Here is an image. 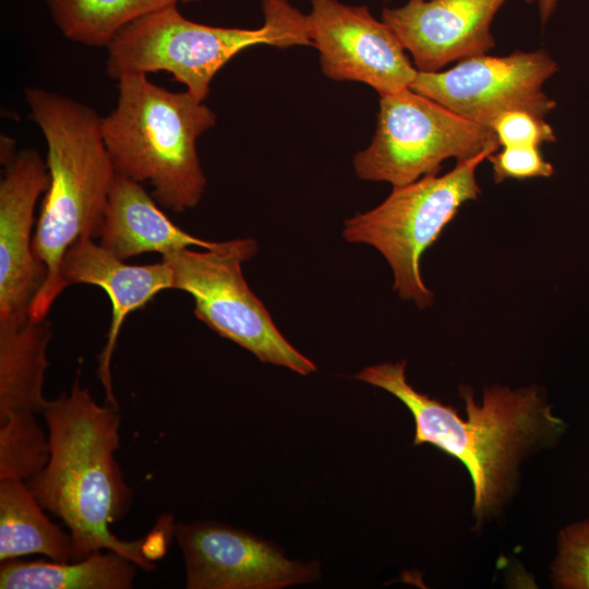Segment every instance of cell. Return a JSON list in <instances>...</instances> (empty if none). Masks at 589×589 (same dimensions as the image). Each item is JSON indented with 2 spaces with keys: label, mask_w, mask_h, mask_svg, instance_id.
I'll list each match as a JSON object with an SVG mask.
<instances>
[{
  "label": "cell",
  "mask_w": 589,
  "mask_h": 589,
  "mask_svg": "<svg viewBox=\"0 0 589 589\" xmlns=\"http://www.w3.org/2000/svg\"><path fill=\"white\" fill-rule=\"evenodd\" d=\"M406 362L363 369L354 378L398 398L414 420L413 445L430 444L457 458L473 486L477 524L496 515L513 493L518 466L530 454L555 444L566 430L536 385L510 389L485 388L481 404L473 390L460 386L466 418L457 409L414 389L406 378Z\"/></svg>",
  "instance_id": "1"
},
{
  "label": "cell",
  "mask_w": 589,
  "mask_h": 589,
  "mask_svg": "<svg viewBox=\"0 0 589 589\" xmlns=\"http://www.w3.org/2000/svg\"><path fill=\"white\" fill-rule=\"evenodd\" d=\"M43 414L50 457L26 483L41 507L68 527L72 561L107 550L141 569H155L144 553L145 538L125 541L110 529L127 515L133 496L115 458L120 447L118 407L98 405L77 376L69 393L47 401Z\"/></svg>",
  "instance_id": "2"
},
{
  "label": "cell",
  "mask_w": 589,
  "mask_h": 589,
  "mask_svg": "<svg viewBox=\"0 0 589 589\" xmlns=\"http://www.w3.org/2000/svg\"><path fill=\"white\" fill-rule=\"evenodd\" d=\"M25 99L46 141L49 175L33 236V252L47 275L28 312L32 321H41L65 288L61 264L67 250L79 239L99 238L116 171L96 111L40 87L27 88Z\"/></svg>",
  "instance_id": "3"
},
{
  "label": "cell",
  "mask_w": 589,
  "mask_h": 589,
  "mask_svg": "<svg viewBox=\"0 0 589 589\" xmlns=\"http://www.w3.org/2000/svg\"><path fill=\"white\" fill-rule=\"evenodd\" d=\"M117 82V105L101 118L116 173L152 185L153 197L172 212L195 207L207 184L196 143L215 125V112L188 91H168L145 74Z\"/></svg>",
  "instance_id": "4"
},
{
  "label": "cell",
  "mask_w": 589,
  "mask_h": 589,
  "mask_svg": "<svg viewBox=\"0 0 589 589\" xmlns=\"http://www.w3.org/2000/svg\"><path fill=\"white\" fill-rule=\"evenodd\" d=\"M177 4L137 19L115 36L107 47L109 77L166 71L204 101L216 73L240 51L260 44L312 45L305 15L287 0H262L264 24L254 29L200 24L185 19Z\"/></svg>",
  "instance_id": "5"
},
{
  "label": "cell",
  "mask_w": 589,
  "mask_h": 589,
  "mask_svg": "<svg viewBox=\"0 0 589 589\" xmlns=\"http://www.w3.org/2000/svg\"><path fill=\"white\" fill-rule=\"evenodd\" d=\"M486 148L457 161L443 176L430 173L400 187L376 207L347 219L342 237L348 242L374 247L386 259L394 274L393 288L420 309L433 302L420 274L422 254L438 239L460 206L480 194L476 171L497 151Z\"/></svg>",
  "instance_id": "6"
},
{
  "label": "cell",
  "mask_w": 589,
  "mask_h": 589,
  "mask_svg": "<svg viewBox=\"0 0 589 589\" xmlns=\"http://www.w3.org/2000/svg\"><path fill=\"white\" fill-rule=\"evenodd\" d=\"M256 251L255 240L245 238L216 242L205 251H172L161 260L171 269L172 289L193 298L199 320L260 361L308 375L316 365L285 338L244 279L242 264Z\"/></svg>",
  "instance_id": "7"
},
{
  "label": "cell",
  "mask_w": 589,
  "mask_h": 589,
  "mask_svg": "<svg viewBox=\"0 0 589 589\" xmlns=\"http://www.w3.org/2000/svg\"><path fill=\"white\" fill-rule=\"evenodd\" d=\"M498 146L491 128L406 88L380 95L374 136L352 163L359 178L400 187L437 173L448 158L465 160Z\"/></svg>",
  "instance_id": "8"
},
{
  "label": "cell",
  "mask_w": 589,
  "mask_h": 589,
  "mask_svg": "<svg viewBox=\"0 0 589 589\" xmlns=\"http://www.w3.org/2000/svg\"><path fill=\"white\" fill-rule=\"evenodd\" d=\"M557 64L542 49L508 56L481 55L437 72H419L410 88L484 127L506 111L544 118L555 101L543 85Z\"/></svg>",
  "instance_id": "9"
},
{
  "label": "cell",
  "mask_w": 589,
  "mask_h": 589,
  "mask_svg": "<svg viewBox=\"0 0 589 589\" xmlns=\"http://www.w3.org/2000/svg\"><path fill=\"white\" fill-rule=\"evenodd\" d=\"M305 21L327 77L364 83L380 95L410 88L418 70L394 32L366 5L311 0Z\"/></svg>",
  "instance_id": "10"
},
{
  "label": "cell",
  "mask_w": 589,
  "mask_h": 589,
  "mask_svg": "<svg viewBox=\"0 0 589 589\" xmlns=\"http://www.w3.org/2000/svg\"><path fill=\"white\" fill-rule=\"evenodd\" d=\"M183 554L188 589H278L316 580V562L287 558L274 543L228 525L173 526Z\"/></svg>",
  "instance_id": "11"
},
{
  "label": "cell",
  "mask_w": 589,
  "mask_h": 589,
  "mask_svg": "<svg viewBox=\"0 0 589 589\" xmlns=\"http://www.w3.org/2000/svg\"><path fill=\"white\" fill-rule=\"evenodd\" d=\"M49 184L46 163L32 148L20 152L0 182V325H22L47 269L33 252L36 203Z\"/></svg>",
  "instance_id": "12"
},
{
  "label": "cell",
  "mask_w": 589,
  "mask_h": 589,
  "mask_svg": "<svg viewBox=\"0 0 589 589\" xmlns=\"http://www.w3.org/2000/svg\"><path fill=\"white\" fill-rule=\"evenodd\" d=\"M506 1L409 0L384 9L382 21L409 51L419 72H437L494 47L491 24Z\"/></svg>",
  "instance_id": "13"
},
{
  "label": "cell",
  "mask_w": 589,
  "mask_h": 589,
  "mask_svg": "<svg viewBox=\"0 0 589 589\" xmlns=\"http://www.w3.org/2000/svg\"><path fill=\"white\" fill-rule=\"evenodd\" d=\"M91 238L74 242L64 253L61 278L65 286L87 284L103 288L111 302L112 314L107 341L99 354L98 377L107 402L118 407L111 378V358L124 318L146 305L155 296L172 289V273L165 261L130 265Z\"/></svg>",
  "instance_id": "14"
},
{
  "label": "cell",
  "mask_w": 589,
  "mask_h": 589,
  "mask_svg": "<svg viewBox=\"0 0 589 589\" xmlns=\"http://www.w3.org/2000/svg\"><path fill=\"white\" fill-rule=\"evenodd\" d=\"M99 238L100 245L123 261L143 253L164 255L190 247L211 249L216 244L176 226L142 183L119 173L110 188Z\"/></svg>",
  "instance_id": "15"
},
{
  "label": "cell",
  "mask_w": 589,
  "mask_h": 589,
  "mask_svg": "<svg viewBox=\"0 0 589 589\" xmlns=\"http://www.w3.org/2000/svg\"><path fill=\"white\" fill-rule=\"evenodd\" d=\"M49 322L31 318L16 326L0 325V419L14 412L43 413Z\"/></svg>",
  "instance_id": "16"
},
{
  "label": "cell",
  "mask_w": 589,
  "mask_h": 589,
  "mask_svg": "<svg viewBox=\"0 0 589 589\" xmlns=\"http://www.w3.org/2000/svg\"><path fill=\"white\" fill-rule=\"evenodd\" d=\"M137 568L125 556L95 551L87 557L70 562L26 561L1 562V589H130Z\"/></svg>",
  "instance_id": "17"
},
{
  "label": "cell",
  "mask_w": 589,
  "mask_h": 589,
  "mask_svg": "<svg viewBox=\"0 0 589 589\" xmlns=\"http://www.w3.org/2000/svg\"><path fill=\"white\" fill-rule=\"evenodd\" d=\"M26 481L0 480V562L43 554L70 562L73 539L43 512Z\"/></svg>",
  "instance_id": "18"
},
{
  "label": "cell",
  "mask_w": 589,
  "mask_h": 589,
  "mask_svg": "<svg viewBox=\"0 0 589 589\" xmlns=\"http://www.w3.org/2000/svg\"><path fill=\"white\" fill-rule=\"evenodd\" d=\"M68 39L105 47L137 19L180 0H44Z\"/></svg>",
  "instance_id": "19"
},
{
  "label": "cell",
  "mask_w": 589,
  "mask_h": 589,
  "mask_svg": "<svg viewBox=\"0 0 589 589\" xmlns=\"http://www.w3.org/2000/svg\"><path fill=\"white\" fill-rule=\"evenodd\" d=\"M33 412H14L0 419V480L27 481L50 457L48 434Z\"/></svg>",
  "instance_id": "20"
},
{
  "label": "cell",
  "mask_w": 589,
  "mask_h": 589,
  "mask_svg": "<svg viewBox=\"0 0 589 589\" xmlns=\"http://www.w3.org/2000/svg\"><path fill=\"white\" fill-rule=\"evenodd\" d=\"M551 575L555 588L589 589V519L560 531Z\"/></svg>",
  "instance_id": "21"
},
{
  "label": "cell",
  "mask_w": 589,
  "mask_h": 589,
  "mask_svg": "<svg viewBox=\"0 0 589 589\" xmlns=\"http://www.w3.org/2000/svg\"><path fill=\"white\" fill-rule=\"evenodd\" d=\"M497 142L504 146H540L555 141L553 130L544 118L521 110L506 111L491 125Z\"/></svg>",
  "instance_id": "22"
},
{
  "label": "cell",
  "mask_w": 589,
  "mask_h": 589,
  "mask_svg": "<svg viewBox=\"0 0 589 589\" xmlns=\"http://www.w3.org/2000/svg\"><path fill=\"white\" fill-rule=\"evenodd\" d=\"M493 178L496 183L506 179H530L550 177L553 167L548 163L538 146H504L502 151L490 154Z\"/></svg>",
  "instance_id": "23"
},
{
  "label": "cell",
  "mask_w": 589,
  "mask_h": 589,
  "mask_svg": "<svg viewBox=\"0 0 589 589\" xmlns=\"http://www.w3.org/2000/svg\"><path fill=\"white\" fill-rule=\"evenodd\" d=\"M1 149H0V160L2 165L8 166L11 164L17 154H15V144L14 140L8 135H1Z\"/></svg>",
  "instance_id": "24"
},
{
  "label": "cell",
  "mask_w": 589,
  "mask_h": 589,
  "mask_svg": "<svg viewBox=\"0 0 589 589\" xmlns=\"http://www.w3.org/2000/svg\"><path fill=\"white\" fill-rule=\"evenodd\" d=\"M558 0H538L539 15L544 24L552 15Z\"/></svg>",
  "instance_id": "25"
},
{
  "label": "cell",
  "mask_w": 589,
  "mask_h": 589,
  "mask_svg": "<svg viewBox=\"0 0 589 589\" xmlns=\"http://www.w3.org/2000/svg\"><path fill=\"white\" fill-rule=\"evenodd\" d=\"M182 2H194V1H200V0H180Z\"/></svg>",
  "instance_id": "26"
},
{
  "label": "cell",
  "mask_w": 589,
  "mask_h": 589,
  "mask_svg": "<svg viewBox=\"0 0 589 589\" xmlns=\"http://www.w3.org/2000/svg\"><path fill=\"white\" fill-rule=\"evenodd\" d=\"M534 0H526L527 3H532Z\"/></svg>",
  "instance_id": "27"
}]
</instances>
